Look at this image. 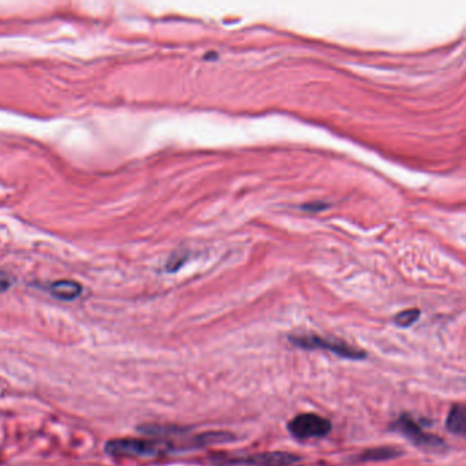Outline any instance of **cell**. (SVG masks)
Returning a JSON list of instances; mask_svg holds the SVG:
<instances>
[{"instance_id":"cell-4","label":"cell","mask_w":466,"mask_h":466,"mask_svg":"<svg viewBox=\"0 0 466 466\" xmlns=\"http://www.w3.org/2000/svg\"><path fill=\"white\" fill-rule=\"evenodd\" d=\"M391 428L408 438L414 446L420 447L423 450L435 453H442L446 450V442L443 439L426 432L423 423L417 421L410 414H402L401 417H398Z\"/></svg>"},{"instance_id":"cell-8","label":"cell","mask_w":466,"mask_h":466,"mask_svg":"<svg viewBox=\"0 0 466 466\" xmlns=\"http://www.w3.org/2000/svg\"><path fill=\"white\" fill-rule=\"evenodd\" d=\"M402 455V450L398 447L380 446L365 450L358 460L360 461H386Z\"/></svg>"},{"instance_id":"cell-2","label":"cell","mask_w":466,"mask_h":466,"mask_svg":"<svg viewBox=\"0 0 466 466\" xmlns=\"http://www.w3.org/2000/svg\"><path fill=\"white\" fill-rule=\"evenodd\" d=\"M289 341L292 346L304 350H324L336 354L338 357L346 360H365L367 353L358 348H353L349 343L339 339H329L319 336L316 334H301V335H290Z\"/></svg>"},{"instance_id":"cell-10","label":"cell","mask_w":466,"mask_h":466,"mask_svg":"<svg viewBox=\"0 0 466 466\" xmlns=\"http://www.w3.org/2000/svg\"><path fill=\"white\" fill-rule=\"evenodd\" d=\"M138 431H141V433L147 435V436H152V438H170V436H178L182 435L186 428L176 427V426H157V424H145L138 427Z\"/></svg>"},{"instance_id":"cell-1","label":"cell","mask_w":466,"mask_h":466,"mask_svg":"<svg viewBox=\"0 0 466 466\" xmlns=\"http://www.w3.org/2000/svg\"><path fill=\"white\" fill-rule=\"evenodd\" d=\"M106 453L114 457H135L147 458L156 457L176 450L173 443L160 439H136V438H122L108 441L104 447Z\"/></svg>"},{"instance_id":"cell-11","label":"cell","mask_w":466,"mask_h":466,"mask_svg":"<svg viewBox=\"0 0 466 466\" xmlns=\"http://www.w3.org/2000/svg\"><path fill=\"white\" fill-rule=\"evenodd\" d=\"M420 314H421V312L419 309H407V311L399 312L394 317V322H395L397 326L407 329V327H410L411 324H414L420 319Z\"/></svg>"},{"instance_id":"cell-9","label":"cell","mask_w":466,"mask_h":466,"mask_svg":"<svg viewBox=\"0 0 466 466\" xmlns=\"http://www.w3.org/2000/svg\"><path fill=\"white\" fill-rule=\"evenodd\" d=\"M447 429L455 435L464 436L466 432L465 408L462 405L453 407L446 421Z\"/></svg>"},{"instance_id":"cell-7","label":"cell","mask_w":466,"mask_h":466,"mask_svg":"<svg viewBox=\"0 0 466 466\" xmlns=\"http://www.w3.org/2000/svg\"><path fill=\"white\" fill-rule=\"evenodd\" d=\"M235 439L233 433L230 432H223V431H210L205 433H201L198 436H195V439H192L191 445L188 448H201V447L214 446V445H222V443H227L232 442Z\"/></svg>"},{"instance_id":"cell-6","label":"cell","mask_w":466,"mask_h":466,"mask_svg":"<svg viewBox=\"0 0 466 466\" xmlns=\"http://www.w3.org/2000/svg\"><path fill=\"white\" fill-rule=\"evenodd\" d=\"M48 292L58 300L73 301L81 295L82 286L74 280H58V282L51 283V286L48 288Z\"/></svg>"},{"instance_id":"cell-12","label":"cell","mask_w":466,"mask_h":466,"mask_svg":"<svg viewBox=\"0 0 466 466\" xmlns=\"http://www.w3.org/2000/svg\"><path fill=\"white\" fill-rule=\"evenodd\" d=\"M10 286H11L10 276L4 272H0V292H6L7 289H10Z\"/></svg>"},{"instance_id":"cell-3","label":"cell","mask_w":466,"mask_h":466,"mask_svg":"<svg viewBox=\"0 0 466 466\" xmlns=\"http://www.w3.org/2000/svg\"><path fill=\"white\" fill-rule=\"evenodd\" d=\"M301 461V457L283 453V451H271V453H260L252 455H229V454H217L211 457V462L214 466H292Z\"/></svg>"},{"instance_id":"cell-5","label":"cell","mask_w":466,"mask_h":466,"mask_svg":"<svg viewBox=\"0 0 466 466\" xmlns=\"http://www.w3.org/2000/svg\"><path fill=\"white\" fill-rule=\"evenodd\" d=\"M289 432L298 441L327 436L332 429L330 420L314 413H301L289 421Z\"/></svg>"}]
</instances>
